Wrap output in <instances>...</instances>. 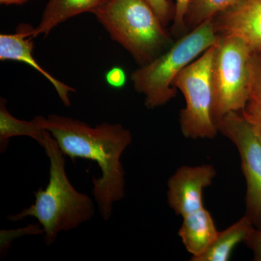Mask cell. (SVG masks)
Here are the masks:
<instances>
[{
  "mask_svg": "<svg viewBox=\"0 0 261 261\" xmlns=\"http://www.w3.org/2000/svg\"><path fill=\"white\" fill-rule=\"evenodd\" d=\"M42 128L56 141L65 156L97 163L99 178H92L93 195L103 219L112 215L113 205L126 194L121 156L133 140L130 130L121 123H102L92 127L80 120L50 114L39 116Z\"/></svg>",
  "mask_w": 261,
  "mask_h": 261,
  "instance_id": "6da1fadb",
  "label": "cell"
},
{
  "mask_svg": "<svg viewBox=\"0 0 261 261\" xmlns=\"http://www.w3.org/2000/svg\"><path fill=\"white\" fill-rule=\"evenodd\" d=\"M41 147L49 160V178L47 187L34 192L35 202L27 208L7 219L18 221L28 216L40 225L46 245L56 243L62 231L75 229L92 219L95 214L93 200L79 192L65 171V155L49 132Z\"/></svg>",
  "mask_w": 261,
  "mask_h": 261,
  "instance_id": "7a4b0ae2",
  "label": "cell"
},
{
  "mask_svg": "<svg viewBox=\"0 0 261 261\" xmlns=\"http://www.w3.org/2000/svg\"><path fill=\"white\" fill-rule=\"evenodd\" d=\"M92 14L140 66L150 63L173 44L164 25L144 0H111Z\"/></svg>",
  "mask_w": 261,
  "mask_h": 261,
  "instance_id": "3957f363",
  "label": "cell"
},
{
  "mask_svg": "<svg viewBox=\"0 0 261 261\" xmlns=\"http://www.w3.org/2000/svg\"><path fill=\"white\" fill-rule=\"evenodd\" d=\"M214 18L206 20L173 43L157 58L136 69L130 75L135 89L145 96L147 109L167 104L176 95L173 82L178 73L219 39Z\"/></svg>",
  "mask_w": 261,
  "mask_h": 261,
  "instance_id": "277c9868",
  "label": "cell"
},
{
  "mask_svg": "<svg viewBox=\"0 0 261 261\" xmlns=\"http://www.w3.org/2000/svg\"><path fill=\"white\" fill-rule=\"evenodd\" d=\"M212 64L215 123L225 115L240 112L246 106L251 84L254 51L233 36L219 35Z\"/></svg>",
  "mask_w": 261,
  "mask_h": 261,
  "instance_id": "5b68a950",
  "label": "cell"
},
{
  "mask_svg": "<svg viewBox=\"0 0 261 261\" xmlns=\"http://www.w3.org/2000/svg\"><path fill=\"white\" fill-rule=\"evenodd\" d=\"M214 51L215 44L184 68L173 82L186 102L179 118L181 133L186 138L213 139L219 132L213 117Z\"/></svg>",
  "mask_w": 261,
  "mask_h": 261,
  "instance_id": "8992f818",
  "label": "cell"
},
{
  "mask_svg": "<svg viewBox=\"0 0 261 261\" xmlns=\"http://www.w3.org/2000/svg\"><path fill=\"white\" fill-rule=\"evenodd\" d=\"M216 127L236 146L246 181V215L255 228L261 227V140L239 112L225 115Z\"/></svg>",
  "mask_w": 261,
  "mask_h": 261,
  "instance_id": "52a82bcc",
  "label": "cell"
},
{
  "mask_svg": "<svg viewBox=\"0 0 261 261\" xmlns=\"http://www.w3.org/2000/svg\"><path fill=\"white\" fill-rule=\"evenodd\" d=\"M216 175L214 166H182L168 178L167 202L182 218L204 207L203 191Z\"/></svg>",
  "mask_w": 261,
  "mask_h": 261,
  "instance_id": "ba28073f",
  "label": "cell"
},
{
  "mask_svg": "<svg viewBox=\"0 0 261 261\" xmlns=\"http://www.w3.org/2000/svg\"><path fill=\"white\" fill-rule=\"evenodd\" d=\"M214 22L219 35L240 38L254 51L261 49V0H238Z\"/></svg>",
  "mask_w": 261,
  "mask_h": 261,
  "instance_id": "9c48e42d",
  "label": "cell"
},
{
  "mask_svg": "<svg viewBox=\"0 0 261 261\" xmlns=\"http://www.w3.org/2000/svg\"><path fill=\"white\" fill-rule=\"evenodd\" d=\"M34 32L32 25L22 23L17 27L14 34H0V61H18L28 64L49 81L63 105L70 107L69 94L75 92V89L57 80L36 61L33 55Z\"/></svg>",
  "mask_w": 261,
  "mask_h": 261,
  "instance_id": "30bf717a",
  "label": "cell"
},
{
  "mask_svg": "<svg viewBox=\"0 0 261 261\" xmlns=\"http://www.w3.org/2000/svg\"><path fill=\"white\" fill-rule=\"evenodd\" d=\"M219 232L210 213L203 207L184 216L178 235L192 255L190 260L195 261L207 251Z\"/></svg>",
  "mask_w": 261,
  "mask_h": 261,
  "instance_id": "8fae6325",
  "label": "cell"
},
{
  "mask_svg": "<svg viewBox=\"0 0 261 261\" xmlns=\"http://www.w3.org/2000/svg\"><path fill=\"white\" fill-rule=\"evenodd\" d=\"M111 0H49L40 22L34 28V37L44 36L60 24L82 13H93Z\"/></svg>",
  "mask_w": 261,
  "mask_h": 261,
  "instance_id": "7c38bea8",
  "label": "cell"
},
{
  "mask_svg": "<svg viewBox=\"0 0 261 261\" xmlns=\"http://www.w3.org/2000/svg\"><path fill=\"white\" fill-rule=\"evenodd\" d=\"M255 227L246 215L224 231H219L210 248L195 261H228L233 249L250 236Z\"/></svg>",
  "mask_w": 261,
  "mask_h": 261,
  "instance_id": "4fadbf2b",
  "label": "cell"
},
{
  "mask_svg": "<svg viewBox=\"0 0 261 261\" xmlns=\"http://www.w3.org/2000/svg\"><path fill=\"white\" fill-rule=\"evenodd\" d=\"M7 100L0 98V151L8 148L12 137H29L42 146L47 130L42 128L40 118L36 116L32 121L19 120L12 116L6 108Z\"/></svg>",
  "mask_w": 261,
  "mask_h": 261,
  "instance_id": "5bb4252c",
  "label": "cell"
},
{
  "mask_svg": "<svg viewBox=\"0 0 261 261\" xmlns=\"http://www.w3.org/2000/svg\"><path fill=\"white\" fill-rule=\"evenodd\" d=\"M241 114L261 140V58L257 51L252 56L250 96Z\"/></svg>",
  "mask_w": 261,
  "mask_h": 261,
  "instance_id": "9a60e30c",
  "label": "cell"
},
{
  "mask_svg": "<svg viewBox=\"0 0 261 261\" xmlns=\"http://www.w3.org/2000/svg\"><path fill=\"white\" fill-rule=\"evenodd\" d=\"M238 0H190L185 16L186 29H195L232 6Z\"/></svg>",
  "mask_w": 261,
  "mask_h": 261,
  "instance_id": "2e32d148",
  "label": "cell"
},
{
  "mask_svg": "<svg viewBox=\"0 0 261 261\" xmlns=\"http://www.w3.org/2000/svg\"><path fill=\"white\" fill-rule=\"evenodd\" d=\"M153 10L158 18L165 27L173 16L171 13V5L168 0H144Z\"/></svg>",
  "mask_w": 261,
  "mask_h": 261,
  "instance_id": "e0dca14e",
  "label": "cell"
},
{
  "mask_svg": "<svg viewBox=\"0 0 261 261\" xmlns=\"http://www.w3.org/2000/svg\"><path fill=\"white\" fill-rule=\"evenodd\" d=\"M190 0H176V6L173 15V32L176 34H181L186 29L185 16Z\"/></svg>",
  "mask_w": 261,
  "mask_h": 261,
  "instance_id": "ac0fdd59",
  "label": "cell"
},
{
  "mask_svg": "<svg viewBox=\"0 0 261 261\" xmlns=\"http://www.w3.org/2000/svg\"><path fill=\"white\" fill-rule=\"evenodd\" d=\"M106 82L112 88L119 89L123 88L126 84V71L121 67H113L106 73Z\"/></svg>",
  "mask_w": 261,
  "mask_h": 261,
  "instance_id": "d6986e66",
  "label": "cell"
},
{
  "mask_svg": "<svg viewBox=\"0 0 261 261\" xmlns=\"http://www.w3.org/2000/svg\"><path fill=\"white\" fill-rule=\"evenodd\" d=\"M245 243L252 250L253 260L261 261V227L255 228Z\"/></svg>",
  "mask_w": 261,
  "mask_h": 261,
  "instance_id": "ffe728a7",
  "label": "cell"
},
{
  "mask_svg": "<svg viewBox=\"0 0 261 261\" xmlns=\"http://www.w3.org/2000/svg\"><path fill=\"white\" fill-rule=\"evenodd\" d=\"M29 0H0V3L2 5H23L24 3L28 2Z\"/></svg>",
  "mask_w": 261,
  "mask_h": 261,
  "instance_id": "44dd1931",
  "label": "cell"
},
{
  "mask_svg": "<svg viewBox=\"0 0 261 261\" xmlns=\"http://www.w3.org/2000/svg\"><path fill=\"white\" fill-rule=\"evenodd\" d=\"M256 51H257V53H258V54L260 55V56L261 58V49H260V50Z\"/></svg>",
  "mask_w": 261,
  "mask_h": 261,
  "instance_id": "7402d4cb",
  "label": "cell"
}]
</instances>
